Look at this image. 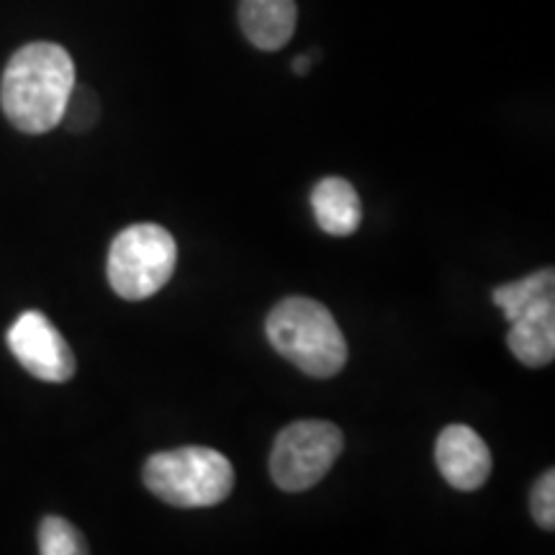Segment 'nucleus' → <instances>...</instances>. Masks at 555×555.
Listing matches in <instances>:
<instances>
[{
	"mask_svg": "<svg viewBox=\"0 0 555 555\" xmlns=\"http://www.w3.org/2000/svg\"><path fill=\"white\" fill-rule=\"evenodd\" d=\"M437 468L457 491H476L489 481L491 453L483 437L468 425H450L437 437Z\"/></svg>",
	"mask_w": 555,
	"mask_h": 555,
	"instance_id": "nucleus-7",
	"label": "nucleus"
},
{
	"mask_svg": "<svg viewBox=\"0 0 555 555\" xmlns=\"http://www.w3.org/2000/svg\"><path fill=\"white\" fill-rule=\"evenodd\" d=\"M75 88V62L54 41H31L9 60L0 80L5 119L24 134H47L62 124Z\"/></svg>",
	"mask_w": 555,
	"mask_h": 555,
	"instance_id": "nucleus-1",
	"label": "nucleus"
},
{
	"mask_svg": "<svg viewBox=\"0 0 555 555\" xmlns=\"http://www.w3.org/2000/svg\"><path fill=\"white\" fill-rule=\"evenodd\" d=\"M311 208L317 224L332 237H350L363 221L358 191L345 178H324L311 191Z\"/></svg>",
	"mask_w": 555,
	"mask_h": 555,
	"instance_id": "nucleus-10",
	"label": "nucleus"
},
{
	"mask_svg": "<svg viewBox=\"0 0 555 555\" xmlns=\"http://www.w3.org/2000/svg\"><path fill=\"white\" fill-rule=\"evenodd\" d=\"M9 347L34 378L65 384L75 376V356L67 339L41 311H24L9 330Z\"/></svg>",
	"mask_w": 555,
	"mask_h": 555,
	"instance_id": "nucleus-6",
	"label": "nucleus"
},
{
	"mask_svg": "<svg viewBox=\"0 0 555 555\" xmlns=\"http://www.w3.org/2000/svg\"><path fill=\"white\" fill-rule=\"evenodd\" d=\"M294 0H240V26L249 44L262 52L286 47L296 31Z\"/></svg>",
	"mask_w": 555,
	"mask_h": 555,
	"instance_id": "nucleus-8",
	"label": "nucleus"
},
{
	"mask_svg": "<svg viewBox=\"0 0 555 555\" xmlns=\"http://www.w3.org/2000/svg\"><path fill=\"white\" fill-rule=\"evenodd\" d=\"M530 509L535 522L543 527V530H553L555 527V474L547 470L538 478L535 489L530 494Z\"/></svg>",
	"mask_w": 555,
	"mask_h": 555,
	"instance_id": "nucleus-14",
	"label": "nucleus"
},
{
	"mask_svg": "<svg viewBox=\"0 0 555 555\" xmlns=\"http://www.w3.org/2000/svg\"><path fill=\"white\" fill-rule=\"evenodd\" d=\"M506 345L519 363L530 367L551 365L555 358V301H543L515 322H509Z\"/></svg>",
	"mask_w": 555,
	"mask_h": 555,
	"instance_id": "nucleus-9",
	"label": "nucleus"
},
{
	"mask_svg": "<svg viewBox=\"0 0 555 555\" xmlns=\"http://www.w3.org/2000/svg\"><path fill=\"white\" fill-rule=\"evenodd\" d=\"M266 335L278 356L311 378H332L347 363L343 330L324 304L307 296H288L270 309Z\"/></svg>",
	"mask_w": 555,
	"mask_h": 555,
	"instance_id": "nucleus-2",
	"label": "nucleus"
},
{
	"mask_svg": "<svg viewBox=\"0 0 555 555\" xmlns=\"http://www.w3.org/2000/svg\"><path fill=\"white\" fill-rule=\"evenodd\" d=\"M343 448V433L332 422H294L275 437L270 453V476L278 489L307 491L330 474Z\"/></svg>",
	"mask_w": 555,
	"mask_h": 555,
	"instance_id": "nucleus-5",
	"label": "nucleus"
},
{
	"mask_svg": "<svg viewBox=\"0 0 555 555\" xmlns=\"http://www.w3.org/2000/svg\"><path fill=\"white\" fill-rule=\"evenodd\" d=\"M39 555H88V545L67 519L44 517L39 525Z\"/></svg>",
	"mask_w": 555,
	"mask_h": 555,
	"instance_id": "nucleus-12",
	"label": "nucleus"
},
{
	"mask_svg": "<svg viewBox=\"0 0 555 555\" xmlns=\"http://www.w3.org/2000/svg\"><path fill=\"white\" fill-rule=\"evenodd\" d=\"M311 67V57H296L294 60V73L296 75H307Z\"/></svg>",
	"mask_w": 555,
	"mask_h": 555,
	"instance_id": "nucleus-15",
	"label": "nucleus"
},
{
	"mask_svg": "<svg viewBox=\"0 0 555 555\" xmlns=\"http://www.w3.org/2000/svg\"><path fill=\"white\" fill-rule=\"evenodd\" d=\"M178 266V245L159 224H131L111 242L106 273L114 294L144 301L170 281Z\"/></svg>",
	"mask_w": 555,
	"mask_h": 555,
	"instance_id": "nucleus-4",
	"label": "nucleus"
},
{
	"mask_svg": "<svg viewBox=\"0 0 555 555\" xmlns=\"http://www.w3.org/2000/svg\"><path fill=\"white\" fill-rule=\"evenodd\" d=\"M142 478L157 499L183 509L217 506L234 489L232 463L211 448H178L152 455Z\"/></svg>",
	"mask_w": 555,
	"mask_h": 555,
	"instance_id": "nucleus-3",
	"label": "nucleus"
},
{
	"mask_svg": "<svg viewBox=\"0 0 555 555\" xmlns=\"http://www.w3.org/2000/svg\"><path fill=\"white\" fill-rule=\"evenodd\" d=\"M99 114H101L99 95H95L90 88L75 82L73 93H69L67 99L65 114H62V124H65L69 131H88L95 121H99Z\"/></svg>",
	"mask_w": 555,
	"mask_h": 555,
	"instance_id": "nucleus-13",
	"label": "nucleus"
},
{
	"mask_svg": "<svg viewBox=\"0 0 555 555\" xmlns=\"http://www.w3.org/2000/svg\"><path fill=\"white\" fill-rule=\"evenodd\" d=\"M555 275L553 268L538 270V273L519 278L515 283H504V286H496L494 294V304L504 311V317L509 322H515L517 317H522L525 311H530L532 307L543 301H555Z\"/></svg>",
	"mask_w": 555,
	"mask_h": 555,
	"instance_id": "nucleus-11",
	"label": "nucleus"
}]
</instances>
